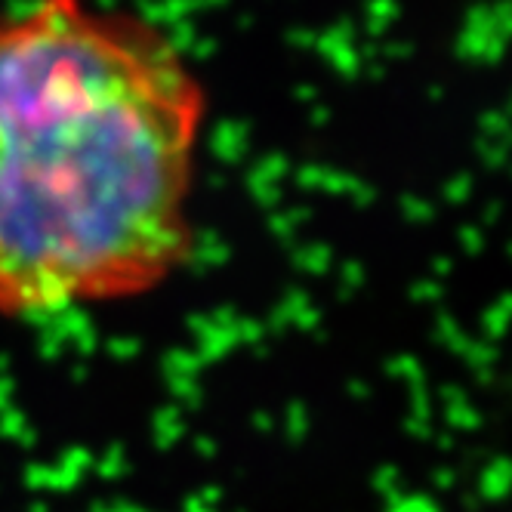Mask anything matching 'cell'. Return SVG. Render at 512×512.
Instances as JSON below:
<instances>
[{"label":"cell","instance_id":"1","mask_svg":"<svg viewBox=\"0 0 512 512\" xmlns=\"http://www.w3.org/2000/svg\"><path fill=\"white\" fill-rule=\"evenodd\" d=\"M204 112L161 25L87 0L0 10V303L56 315L170 272Z\"/></svg>","mask_w":512,"mask_h":512}]
</instances>
